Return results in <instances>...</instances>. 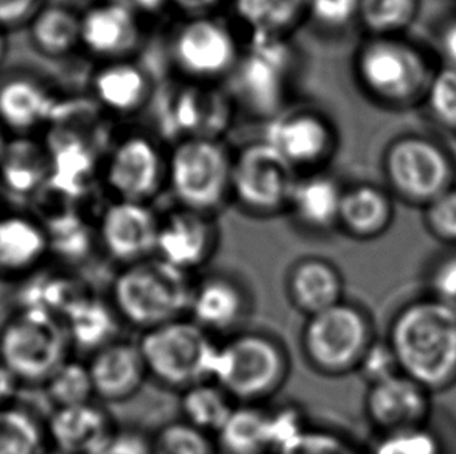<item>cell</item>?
<instances>
[{
    "mask_svg": "<svg viewBox=\"0 0 456 454\" xmlns=\"http://www.w3.org/2000/svg\"><path fill=\"white\" fill-rule=\"evenodd\" d=\"M389 347L403 375L428 393H444L456 385V310L426 297L395 313Z\"/></svg>",
    "mask_w": 456,
    "mask_h": 454,
    "instance_id": "1",
    "label": "cell"
},
{
    "mask_svg": "<svg viewBox=\"0 0 456 454\" xmlns=\"http://www.w3.org/2000/svg\"><path fill=\"white\" fill-rule=\"evenodd\" d=\"M195 279L160 258L118 268L110 302L118 320L141 333L187 318Z\"/></svg>",
    "mask_w": 456,
    "mask_h": 454,
    "instance_id": "2",
    "label": "cell"
},
{
    "mask_svg": "<svg viewBox=\"0 0 456 454\" xmlns=\"http://www.w3.org/2000/svg\"><path fill=\"white\" fill-rule=\"evenodd\" d=\"M290 353L270 333L241 330L218 345L214 381L237 405H266L290 377Z\"/></svg>",
    "mask_w": 456,
    "mask_h": 454,
    "instance_id": "3",
    "label": "cell"
},
{
    "mask_svg": "<svg viewBox=\"0 0 456 454\" xmlns=\"http://www.w3.org/2000/svg\"><path fill=\"white\" fill-rule=\"evenodd\" d=\"M376 339L368 312L345 299L326 312L305 318L299 347L314 372L339 378L357 372Z\"/></svg>",
    "mask_w": 456,
    "mask_h": 454,
    "instance_id": "4",
    "label": "cell"
},
{
    "mask_svg": "<svg viewBox=\"0 0 456 454\" xmlns=\"http://www.w3.org/2000/svg\"><path fill=\"white\" fill-rule=\"evenodd\" d=\"M137 345L149 378L183 393L187 387L214 380L220 343L189 318L141 333Z\"/></svg>",
    "mask_w": 456,
    "mask_h": 454,
    "instance_id": "5",
    "label": "cell"
},
{
    "mask_svg": "<svg viewBox=\"0 0 456 454\" xmlns=\"http://www.w3.org/2000/svg\"><path fill=\"white\" fill-rule=\"evenodd\" d=\"M232 158L218 139L176 142L167 156V185L178 207L216 215L231 199Z\"/></svg>",
    "mask_w": 456,
    "mask_h": 454,
    "instance_id": "6",
    "label": "cell"
},
{
    "mask_svg": "<svg viewBox=\"0 0 456 454\" xmlns=\"http://www.w3.org/2000/svg\"><path fill=\"white\" fill-rule=\"evenodd\" d=\"M364 93L387 106L413 105L426 97L433 75L426 56L397 36H370L354 58Z\"/></svg>",
    "mask_w": 456,
    "mask_h": 454,
    "instance_id": "7",
    "label": "cell"
},
{
    "mask_svg": "<svg viewBox=\"0 0 456 454\" xmlns=\"http://www.w3.org/2000/svg\"><path fill=\"white\" fill-rule=\"evenodd\" d=\"M70 339L61 318L28 308L0 335L2 364L18 380L47 381L69 360Z\"/></svg>",
    "mask_w": 456,
    "mask_h": 454,
    "instance_id": "8",
    "label": "cell"
},
{
    "mask_svg": "<svg viewBox=\"0 0 456 454\" xmlns=\"http://www.w3.org/2000/svg\"><path fill=\"white\" fill-rule=\"evenodd\" d=\"M299 172L264 141L251 142L232 158L231 199L256 216L287 212Z\"/></svg>",
    "mask_w": 456,
    "mask_h": 454,
    "instance_id": "9",
    "label": "cell"
},
{
    "mask_svg": "<svg viewBox=\"0 0 456 454\" xmlns=\"http://www.w3.org/2000/svg\"><path fill=\"white\" fill-rule=\"evenodd\" d=\"M383 170L391 191L405 203L427 207L453 189L455 166L436 142L407 135L389 145Z\"/></svg>",
    "mask_w": 456,
    "mask_h": 454,
    "instance_id": "10",
    "label": "cell"
},
{
    "mask_svg": "<svg viewBox=\"0 0 456 454\" xmlns=\"http://www.w3.org/2000/svg\"><path fill=\"white\" fill-rule=\"evenodd\" d=\"M170 56L181 74L198 83L231 75L240 61V49L228 25L206 16L185 19L173 31Z\"/></svg>",
    "mask_w": 456,
    "mask_h": 454,
    "instance_id": "11",
    "label": "cell"
},
{
    "mask_svg": "<svg viewBox=\"0 0 456 454\" xmlns=\"http://www.w3.org/2000/svg\"><path fill=\"white\" fill-rule=\"evenodd\" d=\"M290 68L291 52L284 37L253 39L232 72L235 93L249 111L273 118L284 103Z\"/></svg>",
    "mask_w": 456,
    "mask_h": 454,
    "instance_id": "12",
    "label": "cell"
},
{
    "mask_svg": "<svg viewBox=\"0 0 456 454\" xmlns=\"http://www.w3.org/2000/svg\"><path fill=\"white\" fill-rule=\"evenodd\" d=\"M103 181L116 199L150 204L167 184V158L147 135H126L112 147Z\"/></svg>",
    "mask_w": 456,
    "mask_h": 454,
    "instance_id": "13",
    "label": "cell"
},
{
    "mask_svg": "<svg viewBox=\"0 0 456 454\" xmlns=\"http://www.w3.org/2000/svg\"><path fill=\"white\" fill-rule=\"evenodd\" d=\"M160 215L147 203L114 199L100 214L97 243L118 268L156 255Z\"/></svg>",
    "mask_w": 456,
    "mask_h": 454,
    "instance_id": "14",
    "label": "cell"
},
{
    "mask_svg": "<svg viewBox=\"0 0 456 454\" xmlns=\"http://www.w3.org/2000/svg\"><path fill=\"white\" fill-rule=\"evenodd\" d=\"M253 302L247 287L226 272H209L193 282L187 318L214 338L245 330Z\"/></svg>",
    "mask_w": 456,
    "mask_h": 454,
    "instance_id": "15",
    "label": "cell"
},
{
    "mask_svg": "<svg viewBox=\"0 0 456 454\" xmlns=\"http://www.w3.org/2000/svg\"><path fill=\"white\" fill-rule=\"evenodd\" d=\"M218 243L220 232L214 216L176 207L160 216L156 257L193 276L216 255Z\"/></svg>",
    "mask_w": 456,
    "mask_h": 454,
    "instance_id": "16",
    "label": "cell"
},
{
    "mask_svg": "<svg viewBox=\"0 0 456 454\" xmlns=\"http://www.w3.org/2000/svg\"><path fill=\"white\" fill-rule=\"evenodd\" d=\"M265 141L291 166L314 172L332 156L337 134L326 116L314 109H297L273 117Z\"/></svg>",
    "mask_w": 456,
    "mask_h": 454,
    "instance_id": "17",
    "label": "cell"
},
{
    "mask_svg": "<svg viewBox=\"0 0 456 454\" xmlns=\"http://www.w3.org/2000/svg\"><path fill=\"white\" fill-rule=\"evenodd\" d=\"M432 393L407 375L399 374L368 386L364 414L370 424L388 434L426 426L432 411Z\"/></svg>",
    "mask_w": 456,
    "mask_h": 454,
    "instance_id": "18",
    "label": "cell"
},
{
    "mask_svg": "<svg viewBox=\"0 0 456 454\" xmlns=\"http://www.w3.org/2000/svg\"><path fill=\"white\" fill-rule=\"evenodd\" d=\"M87 368L95 400L100 403H124L141 393L149 372L136 343L116 339L89 355Z\"/></svg>",
    "mask_w": 456,
    "mask_h": 454,
    "instance_id": "19",
    "label": "cell"
},
{
    "mask_svg": "<svg viewBox=\"0 0 456 454\" xmlns=\"http://www.w3.org/2000/svg\"><path fill=\"white\" fill-rule=\"evenodd\" d=\"M142 41L141 18L111 0L80 14V45L106 61L126 60Z\"/></svg>",
    "mask_w": 456,
    "mask_h": 454,
    "instance_id": "20",
    "label": "cell"
},
{
    "mask_svg": "<svg viewBox=\"0 0 456 454\" xmlns=\"http://www.w3.org/2000/svg\"><path fill=\"white\" fill-rule=\"evenodd\" d=\"M285 295L297 313L310 318L345 301V277L327 258H297L287 271Z\"/></svg>",
    "mask_w": 456,
    "mask_h": 454,
    "instance_id": "21",
    "label": "cell"
},
{
    "mask_svg": "<svg viewBox=\"0 0 456 454\" xmlns=\"http://www.w3.org/2000/svg\"><path fill=\"white\" fill-rule=\"evenodd\" d=\"M118 430L110 411L97 401L56 408L49 424L56 451L62 454H97Z\"/></svg>",
    "mask_w": 456,
    "mask_h": 454,
    "instance_id": "22",
    "label": "cell"
},
{
    "mask_svg": "<svg viewBox=\"0 0 456 454\" xmlns=\"http://www.w3.org/2000/svg\"><path fill=\"white\" fill-rule=\"evenodd\" d=\"M343 193L345 187L332 174L320 170L308 172L297 178L287 212L305 231L330 232L338 229Z\"/></svg>",
    "mask_w": 456,
    "mask_h": 454,
    "instance_id": "23",
    "label": "cell"
},
{
    "mask_svg": "<svg viewBox=\"0 0 456 454\" xmlns=\"http://www.w3.org/2000/svg\"><path fill=\"white\" fill-rule=\"evenodd\" d=\"M395 218V204L388 191L372 184L345 189L339 207L338 231L360 241L382 237Z\"/></svg>",
    "mask_w": 456,
    "mask_h": 454,
    "instance_id": "24",
    "label": "cell"
},
{
    "mask_svg": "<svg viewBox=\"0 0 456 454\" xmlns=\"http://www.w3.org/2000/svg\"><path fill=\"white\" fill-rule=\"evenodd\" d=\"M150 80L141 66L128 60L106 61L94 74L93 93L102 108L114 114H131L149 99Z\"/></svg>",
    "mask_w": 456,
    "mask_h": 454,
    "instance_id": "25",
    "label": "cell"
},
{
    "mask_svg": "<svg viewBox=\"0 0 456 454\" xmlns=\"http://www.w3.org/2000/svg\"><path fill=\"white\" fill-rule=\"evenodd\" d=\"M62 324L68 330L72 345L94 353L106 344L118 339V320L110 299L83 295L64 313Z\"/></svg>",
    "mask_w": 456,
    "mask_h": 454,
    "instance_id": "26",
    "label": "cell"
},
{
    "mask_svg": "<svg viewBox=\"0 0 456 454\" xmlns=\"http://www.w3.org/2000/svg\"><path fill=\"white\" fill-rule=\"evenodd\" d=\"M220 454H274L270 408L237 405L216 436Z\"/></svg>",
    "mask_w": 456,
    "mask_h": 454,
    "instance_id": "27",
    "label": "cell"
},
{
    "mask_svg": "<svg viewBox=\"0 0 456 454\" xmlns=\"http://www.w3.org/2000/svg\"><path fill=\"white\" fill-rule=\"evenodd\" d=\"M172 116L184 137L218 139V133L228 125V100L218 91L185 87L175 97Z\"/></svg>",
    "mask_w": 456,
    "mask_h": 454,
    "instance_id": "28",
    "label": "cell"
},
{
    "mask_svg": "<svg viewBox=\"0 0 456 454\" xmlns=\"http://www.w3.org/2000/svg\"><path fill=\"white\" fill-rule=\"evenodd\" d=\"M55 109V100L37 80L12 78L0 86V120L16 131L37 128Z\"/></svg>",
    "mask_w": 456,
    "mask_h": 454,
    "instance_id": "29",
    "label": "cell"
},
{
    "mask_svg": "<svg viewBox=\"0 0 456 454\" xmlns=\"http://www.w3.org/2000/svg\"><path fill=\"white\" fill-rule=\"evenodd\" d=\"M50 247L49 233L30 218L5 216L0 220V270H30Z\"/></svg>",
    "mask_w": 456,
    "mask_h": 454,
    "instance_id": "30",
    "label": "cell"
},
{
    "mask_svg": "<svg viewBox=\"0 0 456 454\" xmlns=\"http://www.w3.org/2000/svg\"><path fill=\"white\" fill-rule=\"evenodd\" d=\"M308 0H232L235 14L253 39L285 37L307 16Z\"/></svg>",
    "mask_w": 456,
    "mask_h": 454,
    "instance_id": "31",
    "label": "cell"
},
{
    "mask_svg": "<svg viewBox=\"0 0 456 454\" xmlns=\"http://www.w3.org/2000/svg\"><path fill=\"white\" fill-rule=\"evenodd\" d=\"M237 406L229 393L214 380L187 387L179 397L181 420L216 437Z\"/></svg>",
    "mask_w": 456,
    "mask_h": 454,
    "instance_id": "32",
    "label": "cell"
},
{
    "mask_svg": "<svg viewBox=\"0 0 456 454\" xmlns=\"http://www.w3.org/2000/svg\"><path fill=\"white\" fill-rule=\"evenodd\" d=\"M30 37L44 55H69L80 45V14L68 6H44L31 18Z\"/></svg>",
    "mask_w": 456,
    "mask_h": 454,
    "instance_id": "33",
    "label": "cell"
},
{
    "mask_svg": "<svg viewBox=\"0 0 456 454\" xmlns=\"http://www.w3.org/2000/svg\"><path fill=\"white\" fill-rule=\"evenodd\" d=\"M0 170L12 191L30 193L50 176V156L35 142H14L12 145H6Z\"/></svg>",
    "mask_w": 456,
    "mask_h": 454,
    "instance_id": "34",
    "label": "cell"
},
{
    "mask_svg": "<svg viewBox=\"0 0 456 454\" xmlns=\"http://www.w3.org/2000/svg\"><path fill=\"white\" fill-rule=\"evenodd\" d=\"M419 0H360L357 19L372 36H397L413 22Z\"/></svg>",
    "mask_w": 456,
    "mask_h": 454,
    "instance_id": "35",
    "label": "cell"
},
{
    "mask_svg": "<svg viewBox=\"0 0 456 454\" xmlns=\"http://www.w3.org/2000/svg\"><path fill=\"white\" fill-rule=\"evenodd\" d=\"M45 385L50 400L55 403L56 408L97 401L87 362L75 361L69 358L61 368L56 369Z\"/></svg>",
    "mask_w": 456,
    "mask_h": 454,
    "instance_id": "36",
    "label": "cell"
},
{
    "mask_svg": "<svg viewBox=\"0 0 456 454\" xmlns=\"http://www.w3.org/2000/svg\"><path fill=\"white\" fill-rule=\"evenodd\" d=\"M150 442L151 454H220L216 437L193 428L181 418L162 425L150 436Z\"/></svg>",
    "mask_w": 456,
    "mask_h": 454,
    "instance_id": "37",
    "label": "cell"
},
{
    "mask_svg": "<svg viewBox=\"0 0 456 454\" xmlns=\"http://www.w3.org/2000/svg\"><path fill=\"white\" fill-rule=\"evenodd\" d=\"M43 430L22 409L0 408V454H39Z\"/></svg>",
    "mask_w": 456,
    "mask_h": 454,
    "instance_id": "38",
    "label": "cell"
},
{
    "mask_svg": "<svg viewBox=\"0 0 456 454\" xmlns=\"http://www.w3.org/2000/svg\"><path fill=\"white\" fill-rule=\"evenodd\" d=\"M276 454H370L358 449L355 443L341 433L329 428L310 426L297 437L284 443Z\"/></svg>",
    "mask_w": 456,
    "mask_h": 454,
    "instance_id": "39",
    "label": "cell"
},
{
    "mask_svg": "<svg viewBox=\"0 0 456 454\" xmlns=\"http://www.w3.org/2000/svg\"><path fill=\"white\" fill-rule=\"evenodd\" d=\"M370 454H443V443L426 425L382 434Z\"/></svg>",
    "mask_w": 456,
    "mask_h": 454,
    "instance_id": "40",
    "label": "cell"
},
{
    "mask_svg": "<svg viewBox=\"0 0 456 454\" xmlns=\"http://www.w3.org/2000/svg\"><path fill=\"white\" fill-rule=\"evenodd\" d=\"M424 99L435 120L456 131V69L447 66L433 75Z\"/></svg>",
    "mask_w": 456,
    "mask_h": 454,
    "instance_id": "41",
    "label": "cell"
},
{
    "mask_svg": "<svg viewBox=\"0 0 456 454\" xmlns=\"http://www.w3.org/2000/svg\"><path fill=\"white\" fill-rule=\"evenodd\" d=\"M427 231L445 245H456V189L445 191L426 207Z\"/></svg>",
    "mask_w": 456,
    "mask_h": 454,
    "instance_id": "42",
    "label": "cell"
},
{
    "mask_svg": "<svg viewBox=\"0 0 456 454\" xmlns=\"http://www.w3.org/2000/svg\"><path fill=\"white\" fill-rule=\"evenodd\" d=\"M360 0H308L307 16L326 30H341L358 16Z\"/></svg>",
    "mask_w": 456,
    "mask_h": 454,
    "instance_id": "43",
    "label": "cell"
},
{
    "mask_svg": "<svg viewBox=\"0 0 456 454\" xmlns=\"http://www.w3.org/2000/svg\"><path fill=\"white\" fill-rule=\"evenodd\" d=\"M357 374L362 375L368 386L387 380L395 375L402 374L395 352L389 347L388 341L376 339L362 360Z\"/></svg>",
    "mask_w": 456,
    "mask_h": 454,
    "instance_id": "44",
    "label": "cell"
},
{
    "mask_svg": "<svg viewBox=\"0 0 456 454\" xmlns=\"http://www.w3.org/2000/svg\"><path fill=\"white\" fill-rule=\"evenodd\" d=\"M433 299L456 310V254L439 260L430 274Z\"/></svg>",
    "mask_w": 456,
    "mask_h": 454,
    "instance_id": "45",
    "label": "cell"
},
{
    "mask_svg": "<svg viewBox=\"0 0 456 454\" xmlns=\"http://www.w3.org/2000/svg\"><path fill=\"white\" fill-rule=\"evenodd\" d=\"M97 454H151V442L141 431L118 430Z\"/></svg>",
    "mask_w": 456,
    "mask_h": 454,
    "instance_id": "46",
    "label": "cell"
},
{
    "mask_svg": "<svg viewBox=\"0 0 456 454\" xmlns=\"http://www.w3.org/2000/svg\"><path fill=\"white\" fill-rule=\"evenodd\" d=\"M39 0H0V27H10L33 18Z\"/></svg>",
    "mask_w": 456,
    "mask_h": 454,
    "instance_id": "47",
    "label": "cell"
},
{
    "mask_svg": "<svg viewBox=\"0 0 456 454\" xmlns=\"http://www.w3.org/2000/svg\"><path fill=\"white\" fill-rule=\"evenodd\" d=\"M438 49L447 66L456 69V19L449 20L439 31Z\"/></svg>",
    "mask_w": 456,
    "mask_h": 454,
    "instance_id": "48",
    "label": "cell"
},
{
    "mask_svg": "<svg viewBox=\"0 0 456 454\" xmlns=\"http://www.w3.org/2000/svg\"><path fill=\"white\" fill-rule=\"evenodd\" d=\"M168 5L175 6L176 10L187 14V18L193 16H206L214 8L220 5L222 0H167Z\"/></svg>",
    "mask_w": 456,
    "mask_h": 454,
    "instance_id": "49",
    "label": "cell"
},
{
    "mask_svg": "<svg viewBox=\"0 0 456 454\" xmlns=\"http://www.w3.org/2000/svg\"><path fill=\"white\" fill-rule=\"evenodd\" d=\"M118 5H122L137 14L139 18L142 16H151L159 12L164 6L168 5L167 0H111Z\"/></svg>",
    "mask_w": 456,
    "mask_h": 454,
    "instance_id": "50",
    "label": "cell"
},
{
    "mask_svg": "<svg viewBox=\"0 0 456 454\" xmlns=\"http://www.w3.org/2000/svg\"><path fill=\"white\" fill-rule=\"evenodd\" d=\"M16 387H18L16 375L12 374L6 366L0 364V405H4L12 399L16 393Z\"/></svg>",
    "mask_w": 456,
    "mask_h": 454,
    "instance_id": "51",
    "label": "cell"
},
{
    "mask_svg": "<svg viewBox=\"0 0 456 454\" xmlns=\"http://www.w3.org/2000/svg\"><path fill=\"white\" fill-rule=\"evenodd\" d=\"M6 53V41L5 37H4V35L0 33V64H2V61H4V58H5Z\"/></svg>",
    "mask_w": 456,
    "mask_h": 454,
    "instance_id": "52",
    "label": "cell"
},
{
    "mask_svg": "<svg viewBox=\"0 0 456 454\" xmlns=\"http://www.w3.org/2000/svg\"><path fill=\"white\" fill-rule=\"evenodd\" d=\"M6 145H8V143H6L5 139H4V134H2V131H0V160H2V158H4Z\"/></svg>",
    "mask_w": 456,
    "mask_h": 454,
    "instance_id": "53",
    "label": "cell"
},
{
    "mask_svg": "<svg viewBox=\"0 0 456 454\" xmlns=\"http://www.w3.org/2000/svg\"><path fill=\"white\" fill-rule=\"evenodd\" d=\"M47 454H62V453H60V451H53V453H47Z\"/></svg>",
    "mask_w": 456,
    "mask_h": 454,
    "instance_id": "54",
    "label": "cell"
}]
</instances>
